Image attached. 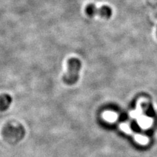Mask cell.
I'll return each mask as SVG.
<instances>
[{
  "instance_id": "cell-1",
  "label": "cell",
  "mask_w": 157,
  "mask_h": 157,
  "mask_svg": "<svg viewBox=\"0 0 157 157\" xmlns=\"http://www.w3.org/2000/svg\"><path fill=\"white\" fill-rule=\"evenodd\" d=\"M81 66V62L78 58H72L67 61V71L63 77L66 85H73L77 82Z\"/></svg>"
},
{
  "instance_id": "cell-2",
  "label": "cell",
  "mask_w": 157,
  "mask_h": 157,
  "mask_svg": "<svg viewBox=\"0 0 157 157\" xmlns=\"http://www.w3.org/2000/svg\"><path fill=\"white\" fill-rule=\"evenodd\" d=\"M3 134L9 142H18L24 137L25 130L22 126L14 127L11 125L5 128Z\"/></svg>"
},
{
  "instance_id": "cell-3",
  "label": "cell",
  "mask_w": 157,
  "mask_h": 157,
  "mask_svg": "<svg viewBox=\"0 0 157 157\" xmlns=\"http://www.w3.org/2000/svg\"><path fill=\"white\" fill-rule=\"evenodd\" d=\"M85 13L88 17H93L95 15H99L103 18H109L111 15V9L108 6H103L97 8L94 4H88L85 8Z\"/></svg>"
},
{
  "instance_id": "cell-4",
  "label": "cell",
  "mask_w": 157,
  "mask_h": 157,
  "mask_svg": "<svg viewBox=\"0 0 157 157\" xmlns=\"http://www.w3.org/2000/svg\"><path fill=\"white\" fill-rule=\"evenodd\" d=\"M12 102L11 96L7 94L0 95V111H6Z\"/></svg>"
},
{
  "instance_id": "cell-5",
  "label": "cell",
  "mask_w": 157,
  "mask_h": 157,
  "mask_svg": "<svg viewBox=\"0 0 157 157\" xmlns=\"http://www.w3.org/2000/svg\"><path fill=\"white\" fill-rule=\"evenodd\" d=\"M137 140L138 142H140V143L141 144H144V143H146L147 140L146 137H143V136H140V137H137Z\"/></svg>"
}]
</instances>
